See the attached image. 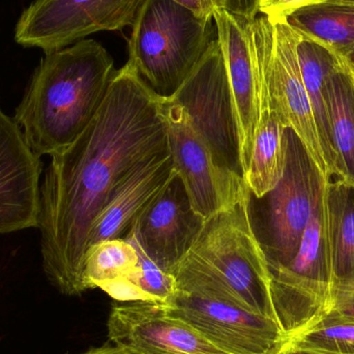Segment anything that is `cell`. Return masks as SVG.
Instances as JSON below:
<instances>
[{
  "label": "cell",
  "mask_w": 354,
  "mask_h": 354,
  "mask_svg": "<svg viewBox=\"0 0 354 354\" xmlns=\"http://www.w3.org/2000/svg\"><path fill=\"white\" fill-rule=\"evenodd\" d=\"M162 102L127 62L86 130L52 156L37 229L44 274L62 295L88 290L84 259L93 223L136 170L169 151Z\"/></svg>",
  "instance_id": "1"
},
{
  "label": "cell",
  "mask_w": 354,
  "mask_h": 354,
  "mask_svg": "<svg viewBox=\"0 0 354 354\" xmlns=\"http://www.w3.org/2000/svg\"><path fill=\"white\" fill-rule=\"evenodd\" d=\"M115 71L113 58L95 39L45 53L12 118L35 155L52 157L86 130Z\"/></svg>",
  "instance_id": "2"
},
{
  "label": "cell",
  "mask_w": 354,
  "mask_h": 354,
  "mask_svg": "<svg viewBox=\"0 0 354 354\" xmlns=\"http://www.w3.org/2000/svg\"><path fill=\"white\" fill-rule=\"evenodd\" d=\"M250 194L206 220L174 272L176 290L276 320L268 261L250 218Z\"/></svg>",
  "instance_id": "3"
},
{
  "label": "cell",
  "mask_w": 354,
  "mask_h": 354,
  "mask_svg": "<svg viewBox=\"0 0 354 354\" xmlns=\"http://www.w3.org/2000/svg\"><path fill=\"white\" fill-rule=\"evenodd\" d=\"M212 39V22L172 0H145L132 25L128 62L159 97L169 99Z\"/></svg>",
  "instance_id": "4"
},
{
  "label": "cell",
  "mask_w": 354,
  "mask_h": 354,
  "mask_svg": "<svg viewBox=\"0 0 354 354\" xmlns=\"http://www.w3.org/2000/svg\"><path fill=\"white\" fill-rule=\"evenodd\" d=\"M284 139L282 178L260 199L250 194V218L268 270L285 268L295 259L306 227L330 180L292 129H285Z\"/></svg>",
  "instance_id": "5"
},
{
  "label": "cell",
  "mask_w": 354,
  "mask_h": 354,
  "mask_svg": "<svg viewBox=\"0 0 354 354\" xmlns=\"http://www.w3.org/2000/svg\"><path fill=\"white\" fill-rule=\"evenodd\" d=\"M268 272L274 317L289 339L328 315L335 278L324 192L306 227L295 259L285 268Z\"/></svg>",
  "instance_id": "6"
},
{
  "label": "cell",
  "mask_w": 354,
  "mask_h": 354,
  "mask_svg": "<svg viewBox=\"0 0 354 354\" xmlns=\"http://www.w3.org/2000/svg\"><path fill=\"white\" fill-rule=\"evenodd\" d=\"M252 37L259 71L260 114L270 110L285 128L292 129L330 179L299 70L292 27L285 19L257 17L252 21Z\"/></svg>",
  "instance_id": "7"
},
{
  "label": "cell",
  "mask_w": 354,
  "mask_h": 354,
  "mask_svg": "<svg viewBox=\"0 0 354 354\" xmlns=\"http://www.w3.org/2000/svg\"><path fill=\"white\" fill-rule=\"evenodd\" d=\"M169 99L185 110L216 166L243 179L239 124L224 56L216 37Z\"/></svg>",
  "instance_id": "8"
},
{
  "label": "cell",
  "mask_w": 354,
  "mask_h": 354,
  "mask_svg": "<svg viewBox=\"0 0 354 354\" xmlns=\"http://www.w3.org/2000/svg\"><path fill=\"white\" fill-rule=\"evenodd\" d=\"M145 0H35L15 28V41L45 53L100 31L132 26Z\"/></svg>",
  "instance_id": "9"
},
{
  "label": "cell",
  "mask_w": 354,
  "mask_h": 354,
  "mask_svg": "<svg viewBox=\"0 0 354 354\" xmlns=\"http://www.w3.org/2000/svg\"><path fill=\"white\" fill-rule=\"evenodd\" d=\"M162 108L174 170L194 210L208 220L236 204L249 189L245 180L216 166L181 106L163 97Z\"/></svg>",
  "instance_id": "10"
},
{
  "label": "cell",
  "mask_w": 354,
  "mask_h": 354,
  "mask_svg": "<svg viewBox=\"0 0 354 354\" xmlns=\"http://www.w3.org/2000/svg\"><path fill=\"white\" fill-rule=\"evenodd\" d=\"M163 304L208 342L228 354H282L289 337L276 320L236 306L176 290Z\"/></svg>",
  "instance_id": "11"
},
{
  "label": "cell",
  "mask_w": 354,
  "mask_h": 354,
  "mask_svg": "<svg viewBox=\"0 0 354 354\" xmlns=\"http://www.w3.org/2000/svg\"><path fill=\"white\" fill-rule=\"evenodd\" d=\"M205 222L194 210L187 189L176 174L138 216L126 239L134 241L162 270L174 274Z\"/></svg>",
  "instance_id": "12"
},
{
  "label": "cell",
  "mask_w": 354,
  "mask_h": 354,
  "mask_svg": "<svg viewBox=\"0 0 354 354\" xmlns=\"http://www.w3.org/2000/svg\"><path fill=\"white\" fill-rule=\"evenodd\" d=\"M107 326L111 342L137 354H228L158 301H116Z\"/></svg>",
  "instance_id": "13"
},
{
  "label": "cell",
  "mask_w": 354,
  "mask_h": 354,
  "mask_svg": "<svg viewBox=\"0 0 354 354\" xmlns=\"http://www.w3.org/2000/svg\"><path fill=\"white\" fill-rule=\"evenodd\" d=\"M214 21L239 124L241 167L245 177L261 110L259 71L252 37V21L221 8L214 10Z\"/></svg>",
  "instance_id": "14"
},
{
  "label": "cell",
  "mask_w": 354,
  "mask_h": 354,
  "mask_svg": "<svg viewBox=\"0 0 354 354\" xmlns=\"http://www.w3.org/2000/svg\"><path fill=\"white\" fill-rule=\"evenodd\" d=\"M43 163L0 107V234L39 225Z\"/></svg>",
  "instance_id": "15"
},
{
  "label": "cell",
  "mask_w": 354,
  "mask_h": 354,
  "mask_svg": "<svg viewBox=\"0 0 354 354\" xmlns=\"http://www.w3.org/2000/svg\"><path fill=\"white\" fill-rule=\"evenodd\" d=\"M176 174L169 151L136 170L97 216L89 234L88 247L108 239H126L138 216Z\"/></svg>",
  "instance_id": "16"
},
{
  "label": "cell",
  "mask_w": 354,
  "mask_h": 354,
  "mask_svg": "<svg viewBox=\"0 0 354 354\" xmlns=\"http://www.w3.org/2000/svg\"><path fill=\"white\" fill-rule=\"evenodd\" d=\"M292 29L299 70L309 97L328 177L343 179L342 166L337 156L333 137L328 84L330 77L342 68L348 59H345L322 41Z\"/></svg>",
  "instance_id": "17"
},
{
  "label": "cell",
  "mask_w": 354,
  "mask_h": 354,
  "mask_svg": "<svg viewBox=\"0 0 354 354\" xmlns=\"http://www.w3.org/2000/svg\"><path fill=\"white\" fill-rule=\"evenodd\" d=\"M292 28L334 50L345 59L354 58V2L328 0L295 10L285 18Z\"/></svg>",
  "instance_id": "18"
},
{
  "label": "cell",
  "mask_w": 354,
  "mask_h": 354,
  "mask_svg": "<svg viewBox=\"0 0 354 354\" xmlns=\"http://www.w3.org/2000/svg\"><path fill=\"white\" fill-rule=\"evenodd\" d=\"M285 129L270 110L260 114L251 159L243 177L252 195L257 199L274 189L284 174Z\"/></svg>",
  "instance_id": "19"
},
{
  "label": "cell",
  "mask_w": 354,
  "mask_h": 354,
  "mask_svg": "<svg viewBox=\"0 0 354 354\" xmlns=\"http://www.w3.org/2000/svg\"><path fill=\"white\" fill-rule=\"evenodd\" d=\"M335 281L354 270V185L330 179L324 189Z\"/></svg>",
  "instance_id": "20"
},
{
  "label": "cell",
  "mask_w": 354,
  "mask_h": 354,
  "mask_svg": "<svg viewBox=\"0 0 354 354\" xmlns=\"http://www.w3.org/2000/svg\"><path fill=\"white\" fill-rule=\"evenodd\" d=\"M328 91L333 137L343 180L354 185V81L347 64L330 77Z\"/></svg>",
  "instance_id": "21"
},
{
  "label": "cell",
  "mask_w": 354,
  "mask_h": 354,
  "mask_svg": "<svg viewBox=\"0 0 354 354\" xmlns=\"http://www.w3.org/2000/svg\"><path fill=\"white\" fill-rule=\"evenodd\" d=\"M138 262L136 248L127 239H108L89 245L84 259L87 289H103L127 278L134 272Z\"/></svg>",
  "instance_id": "22"
},
{
  "label": "cell",
  "mask_w": 354,
  "mask_h": 354,
  "mask_svg": "<svg viewBox=\"0 0 354 354\" xmlns=\"http://www.w3.org/2000/svg\"><path fill=\"white\" fill-rule=\"evenodd\" d=\"M128 241L138 252V266L130 276L107 285L102 290L118 301H149L165 303L176 293V277L156 266L134 241Z\"/></svg>",
  "instance_id": "23"
},
{
  "label": "cell",
  "mask_w": 354,
  "mask_h": 354,
  "mask_svg": "<svg viewBox=\"0 0 354 354\" xmlns=\"http://www.w3.org/2000/svg\"><path fill=\"white\" fill-rule=\"evenodd\" d=\"M287 348L312 354H354V322L328 314L291 337Z\"/></svg>",
  "instance_id": "24"
},
{
  "label": "cell",
  "mask_w": 354,
  "mask_h": 354,
  "mask_svg": "<svg viewBox=\"0 0 354 354\" xmlns=\"http://www.w3.org/2000/svg\"><path fill=\"white\" fill-rule=\"evenodd\" d=\"M328 314L354 322V270L335 281Z\"/></svg>",
  "instance_id": "25"
},
{
  "label": "cell",
  "mask_w": 354,
  "mask_h": 354,
  "mask_svg": "<svg viewBox=\"0 0 354 354\" xmlns=\"http://www.w3.org/2000/svg\"><path fill=\"white\" fill-rule=\"evenodd\" d=\"M328 0H260L259 12L270 19H285L295 10Z\"/></svg>",
  "instance_id": "26"
},
{
  "label": "cell",
  "mask_w": 354,
  "mask_h": 354,
  "mask_svg": "<svg viewBox=\"0 0 354 354\" xmlns=\"http://www.w3.org/2000/svg\"><path fill=\"white\" fill-rule=\"evenodd\" d=\"M216 8L247 20L253 21L259 14L260 0H214Z\"/></svg>",
  "instance_id": "27"
},
{
  "label": "cell",
  "mask_w": 354,
  "mask_h": 354,
  "mask_svg": "<svg viewBox=\"0 0 354 354\" xmlns=\"http://www.w3.org/2000/svg\"><path fill=\"white\" fill-rule=\"evenodd\" d=\"M172 1L187 8L196 16L208 21V22H212L214 20V10L218 8L214 0H172Z\"/></svg>",
  "instance_id": "28"
},
{
  "label": "cell",
  "mask_w": 354,
  "mask_h": 354,
  "mask_svg": "<svg viewBox=\"0 0 354 354\" xmlns=\"http://www.w3.org/2000/svg\"><path fill=\"white\" fill-rule=\"evenodd\" d=\"M83 354H137L131 349L126 348V347L111 346V345H104V346L99 347V348H93L87 353Z\"/></svg>",
  "instance_id": "29"
},
{
  "label": "cell",
  "mask_w": 354,
  "mask_h": 354,
  "mask_svg": "<svg viewBox=\"0 0 354 354\" xmlns=\"http://www.w3.org/2000/svg\"><path fill=\"white\" fill-rule=\"evenodd\" d=\"M282 354H312L306 351H295V349L286 348Z\"/></svg>",
  "instance_id": "30"
},
{
  "label": "cell",
  "mask_w": 354,
  "mask_h": 354,
  "mask_svg": "<svg viewBox=\"0 0 354 354\" xmlns=\"http://www.w3.org/2000/svg\"><path fill=\"white\" fill-rule=\"evenodd\" d=\"M347 66H348L349 73H351V77H353L354 81V58L353 59L348 60V62H347Z\"/></svg>",
  "instance_id": "31"
},
{
  "label": "cell",
  "mask_w": 354,
  "mask_h": 354,
  "mask_svg": "<svg viewBox=\"0 0 354 354\" xmlns=\"http://www.w3.org/2000/svg\"><path fill=\"white\" fill-rule=\"evenodd\" d=\"M349 1H353L354 2V0H349Z\"/></svg>",
  "instance_id": "32"
}]
</instances>
